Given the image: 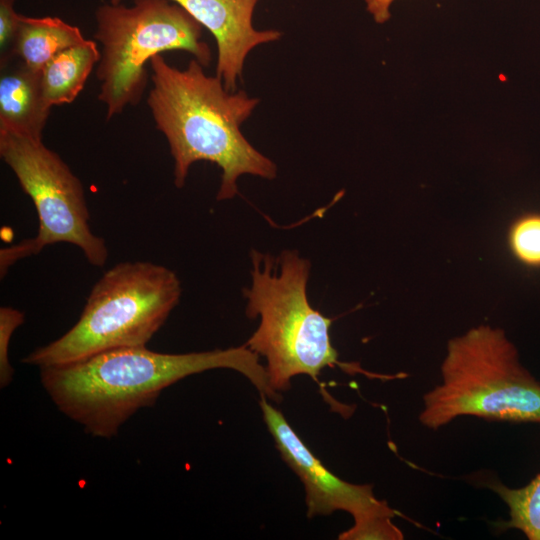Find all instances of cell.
I'll return each mask as SVG.
<instances>
[{
	"instance_id": "12",
	"label": "cell",
	"mask_w": 540,
	"mask_h": 540,
	"mask_svg": "<svg viewBox=\"0 0 540 540\" xmlns=\"http://www.w3.org/2000/svg\"><path fill=\"white\" fill-rule=\"evenodd\" d=\"M96 42L86 39L54 56L41 70L46 103L52 107L73 102L100 60Z\"/></svg>"
},
{
	"instance_id": "14",
	"label": "cell",
	"mask_w": 540,
	"mask_h": 540,
	"mask_svg": "<svg viewBox=\"0 0 540 540\" xmlns=\"http://www.w3.org/2000/svg\"><path fill=\"white\" fill-rule=\"evenodd\" d=\"M507 245L517 262L528 268H540V213L516 218L508 229Z\"/></svg>"
},
{
	"instance_id": "5",
	"label": "cell",
	"mask_w": 540,
	"mask_h": 540,
	"mask_svg": "<svg viewBox=\"0 0 540 540\" xmlns=\"http://www.w3.org/2000/svg\"><path fill=\"white\" fill-rule=\"evenodd\" d=\"M441 377L423 396L419 421L429 429L460 416L540 423V382L499 328L481 325L451 339Z\"/></svg>"
},
{
	"instance_id": "17",
	"label": "cell",
	"mask_w": 540,
	"mask_h": 540,
	"mask_svg": "<svg viewBox=\"0 0 540 540\" xmlns=\"http://www.w3.org/2000/svg\"><path fill=\"white\" fill-rule=\"evenodd\" d=\"M15 0H0L1 60L9 57L20 24L21 14L14 8Z\"/></svg>"
},
{
	"instance_id": "18",
	"label": "cell",
	"mask_w": 540,
	"mask_h": 540,
	"mask_svg": "<svg viewBox=\"0 0 540 540\" xmlns=\"http://www.w3.org/2000/svg\"><path fill=\"white\" fill-rule=\"evenodd\" d=\"M395 0H365L366 9L378 24H383L391 18L390 8Z\"/></svg>"
},
{
	"instance_id": "16",
	"label": "cell",
	"mask_w": 540,
	"mask_h": 540,
	"mask_svg": "<svg viewBox=\"0 0 540 540\" xmlns=\"http://www.w3.org/2000/svg\"><path fill=\"white\" fill-rule=\"evenodd\" d=\"M24 313L4 306L0 308V386L7 387L13 380L14 369L9 361V345L15 330L23 324Z\"/></svg>"
},
{
	"instance_id": "2",
	"label": "cell",
	"mask_w": 540,
	"mask_h": 540,
	"mask_svg": "<svg viewBox=\"0 0 540 540\" xmlns=\"http://www.w3.org/2000/svg\"><path fill=\"white\" fill-rule=\"evenodd\" d=\"M149 64L152 87L147 105L156 128L168 142L177 188L184 186L190 167L198 161L221 169L218 201L238 193L237 181L244 174L269 180L277 176L276 164L241 131L259 104L258 98L242 90H227L222 80L207 75L196 59L178 69L159 54Z\"/></svg>"
},
{
	"instance_id": "4",
	"label": "cell",
	"mask_w": 540,
	"mask_h": 540,
	"mask_svg": "<svg viewBox=\"0 0 540 540\" xmlns=\"http://www.w3.org/2000/svg\"><path fill=\"white\" fill-rule=\"evenodd\" d=\"M181 282L171 269L148 261L120 262L94 284L78 321L61 337L21 361L61 366L151 340L179 303Z\"/></svg>"
},
{
	"instance_id": "10",
	"label": "cell",
	"mask_w": 540,
	"mask_h": 540,
	"mask_svg": "<svg viewBox=\"0 0 540 540\" xmlns=\"http://www.w3.org/2000/svg\"><path fill=\"white\" fill-rule=\"evenodd\" d=\"M1 61L0 132L42 138L51 107L41 86V70L21 60Z\"/></svg>"
},
{
	"instance_id": "3",
	"label": "cell",
	"mask_w": 540,
	"mask_h": 540,
	"mask_svg": "<svg viewBox=\"0 0 540 540\" xmlns=\"http://www.w3.org/2000/svg\"><path fill=\"white\" fill-rule=\"evenodd\" d=\"M252 283L244 289L246 315L260 323L245 345L266 359L272 389L279 393L291 379L308 375L317 380L325 367L340 365L329 329L332 319L314 309L307 297L311 263L296 251L274 259L251 253Z\"/></svg>"
},
{
	"instance_id": "6",
	"label": "cell",
	"mask_w": 540,
	"mask_h": 540,
	"mask_svg": "<svg viewBox=\"0 0 540 540\" xmlns=\"http://www.w3.org/2000/svg\"><path fill=\"white\" fill-rule=\"evenodd\" d=\"M94 38L101 44L96 77L106 118L139 103L146 89V64L163 52L182 50L208 66L211 51L202 25L172 0H133L132 6L101 4Z\"/></svg>"
},
{
	"instance_id": "9",
	"label": "cell",
	"mask_w": 540,
	"mask_h": 540,
	"mask_svg": "<svg viewBox=\"0 0 540 540\" xmlns=\"http://www.w3.org/2000/svg\"><path fill=\"white\" fill-rule=\"evenodd\" d=\"M185 9L217 44L216 76L229 91H236L245 60L255 47L279 40L281 32L257 30L253 14L258 0H172ZM113 4L120 0H111Z\"/></svg>"
},
{
	"instance_id": "1",
	"label": "cell",
	"mask_w": 540,
	"mask_h": 540,
	"mask_svg": "<svg viewBox=\"0 0 540 540\" xmlns=\"http://www.w3.org/2000/svg\"><path fill=\"white\" fill-rule=\"evenodd\" d=\"M219 368L241 373L261 396L281 399L259 355L245 344L181 354L160 353L146 346L114 349L75 363L41 368L40 379L64 415L94 437L112 438L137 411L153 406L165 388Z\"/></svg>"
},
{
	"instance_id": "15",
	"label": "cell",
	"mask_w": 540,
	"mask_h": 540,
	"mask_svg": "<svg viewBox=\"0 0 540 540\" xmlns=\"http://www.w3.org/2000/svg\"><path fill=\"white\" fill-rule=\"evenodd\" d=\"M392 516L375 515L354 522V525L342 532L339 539L342 540H399L403 539L402 532L392 522Z\"/></svg>"
},
{
	"instance_id": "8",
	"label": "cell",
	"mask_w": 540,
	"mask_h": 540,
	"mask_svg": "<svg viewBox=\"0 0 540 540\" xmlns=\"http://www.w3.org/2000/svg\"><path fill=\"white\" fill-rule=\"evenodd\" d=\"M260 407L282 459L304 485L308 517L338 510L350 513L354 522L375 515L394 517L395 511L375 497L371 485L349 483L328 470L265 396H261Z\"/></svg>"
},
{
	"instance_id": "7",
	"label": "cell",
	"mask_w": 540,
	"mask_h": 540,
	"mask_svg": "<svg viewBox=\"0 0 540 540\" xmlns=\"http://www.w3.org/2000/svg\"><path fill=\"white\" fill-rule=\"evenodd\" d=\"M0 156L38 216L35 237L1 248V279L17 261L56 243L77 246L91 265L103 266L109 256L106 242L92 232L83 184L65 161L42 138L10 132H0Z\"/></svg>"
},
{
	"instance_id": "13",
	"label": "cell",
	"mask_w": 540,
	"mask_h": 540,
	"mask_svg": "<svg viewBox=\"0 0 540 540\" xmlns=\"http://www.w3.org/2000/svg\"><path fill=\"white\" fill-rule=\"evenodd\" d=\"M506 503L509 519L500 521L501 530L517 529L529 540H540V473L521 488H509L499 481L489 484Z\"/></svg>"
},
{
	"instance_id": "11",
	"label": "cell",
	"mask_w": 540,
	"mask_h": 540,
	"mask_svg": "<svg viewBox=\"0 0 540 540\" xmlns=\"http://www.w3.org/2000/svg\"><path fill=\"white\" fill-rule=\"evenodd\" d=\"M85 40L78 27L60 18L22 15L8 58H18L28 67L42 70L58 53Z\"/></svg>"
}]
</instances>
